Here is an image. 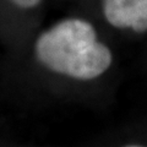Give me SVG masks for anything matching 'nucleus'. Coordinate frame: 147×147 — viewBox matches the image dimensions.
Segmentation results:
<instances>
[{"label": "nucleus", "instance_id": "1", "mask_svg": "<svg viewBox=\"0 0 147 147\" xmlns=\"http://www.w3.org/2000/svg\"><path fill=\"white\" fill-rule=\"evenodd\" d=\"M34 55L47 70L81 81L97 79L113 61L93 25L77 17L61 20L42 32L36 39Z\"/></svg>", "mask_w": 147, "mask_h": 147}, {"label": "nucleus", "instance_id": "2", "mask_svg": "<svg viewBox=\"0 0 147 147\" xmlns=\"http://www.w3.org/2000/svg\"><path fill=\"white\" fill-rule=\"evenodd\" d=\"M103 13L113 27L147 31V0H103Z\"/></svg>", "mask_w": 147, "mask_h": 147}, {"label": "nucleus", "instance_id": "3", "mask_svg": "<svg viewBox=\"0 0 147 147\" xmlns=\"http://www.w3.org/2000/svg\"><path fill=\"white\" fill-rule=\"evenodd\" d=\"M15 6L20 7V9H25V10H28V9H33L37 7L43 0H10Z\"/></svg>", "mask_w": 147, "mask_h": 147}]
</instances>
